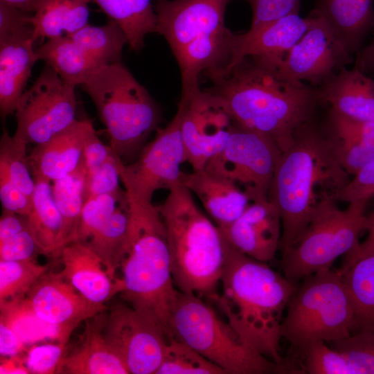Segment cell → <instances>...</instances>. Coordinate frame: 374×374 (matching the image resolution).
I'll use <instances>...</instances> for the list:
<instances>
[{"instance_id":"f1b7e54d","label":"cell","mask_w":374,"mask_h":374,"mask_svg":"<svg viewBox=\"0 0 374 374\" xmlns=\"http://www.w3.org/2000/svg\"><path fill=\"white\" fill-rule=\"evenodd\" d=\"M37 60H43L66 82L83 85L101 66L68 35L48 39L35 50Z\"/></svg>"},{"instance_id":"ac0fdd59","label":"cell","mask_w":374,"mask_h":374,"mask_svg":"<svg viewBox=\"0 0 374 374\" xmlns=\"http://www.w3.org/2000/svg\"><path fill=\"white\" fill-rule=\"evenodd\" d=\"M231 0H153L156 33L162 35L174 55L188 44L221 32L226 8Z\"/></svg>"},{"instance_id":"6da1fadb","label":"cell","mask_w":374,"mask_h":374,"mask_svg":"<svg viewBox=\"0 0 374 374\" xmlns=\"http://www.w3.org/2000/svg\"><path fill=\"white\" fill-rule=\"evenodd\" d=\"M279 62L247 56L204 73L211 82L206 89L225 100L237 123L267 136L283 152L321 103L317 87L285 76Z\"/></svg>"},{"instance_id":"db71d44e","label":"cell","mask_w":374,"mask_h":374,"mask_svg":"<svg viewBox=\"0 0 374 374\" xmlns=\"http://www.w3.org/2000/svg\"><path fill=\"white\" fill-rule=\"evenodd\" d=\"M355 66L365 73H374V38L369 44L357 53Z\"/></svg>"},{"instance_id":"f6af8a7d","label":"cell","mask_w":374,"mask_h":374,"mask_svg":"<svg viewBox=\"0 0 374 374\" xmlns=\"http://www.w3.org/2000/svg\"><path fill=\"white\" fill-rule=\"evenodd\" d=\"M252 10L250 28H255L291 13L299 12L302 0H247Z\"/></svg>"},{"instance_id":"bcb514c9","label":"cell","mask_w":374,"mask_h":374,"mask_svg":"<svg viewBox=\"0 0 374 374\" xmlns=\"http://www.w3.org/2000/svg\"><path fill=\"white\" fill-rule=\"evenodd\" d=\"M37 253H40L39 250L30 229L0 243V260H34Z\"/></svg>"},{"instance_id":"f35d334b","label":"cell","mask_w":374,"mask_h":374,"mask_svg":"<svg viewBox=\"0 0 374 374\" xmlns=\"http://www.w3.org/2000/svg\"><path fill=\"white\" fill-rule=\"evenodd\" d=\"M327 344L345 357L353 374H374V333L358 331Z\"/></svg>"},{"instance_id":"7dc6e473","label":"cell","mask_w":374,"mask_h":374,"mask_svg":"<svg viewBox=\"0 0 374 374\" xmlns=\"http://www.w3.org/2000/svg\"><path fill=\"white\" fill-rule=\"evenodd\" d=\"M326 124L374 148V121L353 119L329 109Z\"/></svg>"},{"instance_id":"5b68a950","label":"cell","mask_w":374,"mask_h":374,"mask_svg":"<svg viewBox=\"0 0 374 374\" xmlns=\"http://www.w3.org/2000/svg\"><path fill=\"white\" fill-rule=\"evenodd\" d=\"M169 191L157 208L166 229L175 285L180 292L212 299L224 265L220 229L186 186L177 185Z\"/></svg>"},{"instance_id":"c3c4849f","label":"cell","mask_w":374,"mask_h":374,"mask_svg":"<svg viewBox=\"0 0 374 374\" xmlns=\"http://www.w3.org/2000/svg\"><path fill=\"white\" fill-rule=\"evenodd\" d=\"M0 199L2 208L28 216L33 210V199L24 194L8 176L0 171Z\"/></svg>"},{"instance_id":"d590c367","label":"cell","mask_w":374,"mask_h":374,"mask_svg":"<svg viewBox=\"0 0 374 374\" xmlns=\"http://www.w3.org/2000/svg\"><path fill=\"white\" fill-rule=\"evenodd\" d=\"M48 268L35 260H0V304L25 298Z\"/></svg>"},{"instance_id":"9a60e30c","label":"cell","mask_w":374,"mask_h":374,"mask_svg":"<svg viewBox=\"0 0 374 374\" xmlns=\"http://www.w3.org/2000/svg\"><path fill=\"white\" fill-rule=\"evenodd\" d=\"M308 15L309 28L279 62V68L290 78L320 87L353 59L322 17L312 10Z\"/></svg>"},{"instance_id":"f5cc1de1","label":"cell","mask_w":374,"mask_h":374,"mask_svg":"<svg viewBox=\"0 0 374 374\" xmlns=\"http://www.w3.org/2000/svg\"><path fill=\"white\" fill-rule=\"evenodd\" d=\"M365 231H367L366 239L359 243V247L352 252L345 255L344 263L352 262L357 258L374 255V211L366 215Z\"/></svg>"},{"instance_id":"4fadbf2b","label":"cell","mask_w":374,"mask_h":374,"mask_svg":"<svg viewBox=\"0 0 374 374\" xmlns=\"http://www.w3.org/2000/svg\"><path fill=\"white\" fill-rule=\"evenodd\" d=\"M181 128L186 159L199 170L219 153L238 125L227 103L206 89L181 96Z\"/></svg>"},{"instance_id":"8fae6325","label":"cell","mask_w":374,"mask_h":374,"mask_svg":"<svg viewBox=\"0 0 374 374\" xmlns=\"http://www.w3.org/2000/svg\"><path fill=\"white\" fill-rule=\"evenodd\" d=\"M75 87L46 64L18 100L14 112L17 130L13 138L27 145H37L71 125L77 120Z\"/></svg>"},{"instance_id":"3957f363","label":"cell","mask_w":374,"mask_h":374,"mask_svg":"<svg viewBox=\"0 0 374 374\" xmlns=\"http://www.w3.org/2000/svg\"><path fill=\"white\" fill-rule=\"evenodd\" d=\"M349 175L314 119L296 131L292 145L280 154L267 196L281 220V253L303 233L319 201L340 191Z\"/></svg>"},{"instance_id":"5bb4252c","label":"cell","mask_w":374,"mask_h":374,"mask_svg":"<svg viewBox=\"0 0 374 374\" xmlns=\"http://www.w3.org/2000/svg\"><path fill=\"white\" fill-rule=\"evenodd\" d=\"M33 13L0 3V114H14L37 60Z\"/></svg>"},{"instance_id":"74e56055","label":"cell","mask_w":374,"mask_h":374,"mask_svg":"<svg viewBox=\"0 0 374 374\" xmlns=\"http://www.w3.org/2000/svg\"><path fill=\"white\" fill-rule=\"evenodd\" d=\"M322 128L337 160L349 175L374 158V148L326 124Z\"/></svg>"},{"instance_id":"f907efd6","label":"cell","mask_w":374,"mask_h":374,"mask_svg":"<svg viewBox=\"0 0 374 374\" xmlns=\"http://www.w3.org/2000/svg\"><path fill=\"white\" fill-rule=\"evenodd\" d=\"M26 229H29L28 216L2 210L0 218V243Z\"/></svg>"},{"instance_id":"d6a6232c","label":"cell","mask_w":374,"mask_h":374,"mask_svg":"<svg viewBox=\"0 0 374 374\" xmlns=\"http://www.w3.org/2000/svg\"><path fill=\"white\" fill-rule=\"evenodd\" d=\"M85 178L86 170L82 160L73 172L53 182V199L62 220L63 248L76 240L84 204Z\"/></svg>"},{"instance_id":"8992f818","label":"cell","mask_w":374,"mask_h":374,"mask_svg":"<svg viewBox=\"0 0 374 374\" xmlns=\"http://www.w3.org/2000/svg\"><path fill=\"white\" fill-rule=\"evenodd\" d=\"M82 86L114 152L125 164L135 160L161 121L157 103L121 62L101 66Z\"/></svg>"},{"instance_id":"9c48e42d","label":"cell","mask_w":374,"mask_h":374,"mask_svg":"<svg viewBox=\"0 0 374 374\" xmlns=\"http://www.w3.org/2000/svg\"><path fill=\"white\" fill-rule=\"evenodd\" d=\"M332 195H325L299 238L282 252V274L296 283L323 269H331L336 259L355 250L365 231L368 202L348 203L339 208Z\"/></svg>"},{"instance_id":"4316f807","label":"cell","mask_w":374,"mask_h":374,"mask_svg":"<svg viewBox=\"0 0 374 374\" xmlns=\"http://www.w3.org/2000/svg\"><path fill=\"white\" fill-rule=\"evenodd\" d=\"M35 190L33 210L28 215L29 229L39 253L60 256L62 247V220L53 196L51 181L33 176Z\"/></svg>"},{"instance_id":"8d00e7d4","label":"cell","mask_w":374,"mask_h":374,"mask_svg":"<svg viewBox=\"0 0 374 374\" xmlns=\"http://www.w3.org/2000/svg\"><path fill=\"white\" fill-rule=\"evenodd\" d=\"M27 145L17 141L4 129L0 140V171L24 194L33 199L35 181L27 161Z\"/></svg>"},{"instance_id":"ba28073f","label":"cell","mask_w":374,"mask_h":374,"mask_svg":"<svg viewBox=\"0 0 374 374\" xmlns=\"http://www.w3.org/2000/svg\"><path fill=\"white\" fill-rule=\"evenodd\" d=\"M353 310L337 270L323 269L303 279L290 299L281 337L301 352L317 342L329 343L352 332Z\"/></svg>"},{"instance_id":"d6986e66","label":"cell","mask_w":374,"mask_h":374,"mask_svg":"<svg viewBox=\"0 0 374 374\" xmlns=\"http://www.w3.org/2000/svg\"><path fill=\"white\" fill-rule=\"evenodd\" d=\"M219 229L234 248L260 262L274 260L280 249L281 220L268 199L251 202L238 218Z\"/></svg>"},{"instance_id":"4dcf8cb0","label":"cell","mask_w":374,"mask_h":374,"mask_svg":"<svg viewBox=\"0 0 374 374\" xmlns=\"http://www.w3.org/2000/svg\"><path fill=\"white\" fill-rule=\"evenodd\" d=\"M153 0H91L122 29L132 50L139 52L145 36L156 33Z\"/></svg>"},{"instance_id":"e575fe53","label":"cell","mask_w":374,"mask_h":374,"mask_svg":"<svg viewBox=\"0 0 374 374\" xmlns=\"http://www.w3.org/2000/svg\"><path fill=\"white\" fill-rule=\"evenodd\" d=\"M224 371L176 337L166 346L155 374H224Z\"/></svg>"},{"instance_id":"9f6ffc18","label":"cell","mask_w":374,"mask_h":374,"mask_svg":"<svg viewBox=\"0 0 374 374\" xmlns=\"http://www.w3.org/2000/svg\"><path fill=\"white\" fill-rule=\"evenodd\" d=\"M42 0H0V3L33 13Z\"/></svg>"},{"instance_id":"277c9868","label":"cell","mask_w":374,"mask_h":374,"mask_svg":"<svg viewBox=\"0 0 374 374\" xmlns=\"http://www.w3.org/2000/svg\"><path fill=\"white\" fill-rule=\"evenodd\" d=\"M130 211L129 238L119 267L121 277L116 280L118 291L170 339V314L179 291L172 278L165 226L154 206L130 208Z\"/></svg>"},{"instance_id":"2e32d148","label":"cell","mask_w":374,"mask_h":374,"mask_svg":"<svg viewBox=\"0 0 374 374\" xmlns=\"http://www.w3.org/2000/svg\"><path fill=\"white\" fill-rule=\"evenodd\" d=\"M104 334L132 374H155L169 340L150 318L121 303L109 309Z\"/></svg>"},{"instance_id":"cb8c5ba5","label":"cell","mask_w":374,"mask_h":374,"mask_svg":"<svg viewBox=\"0 0 374 374\" xmlns=\"http://www.w3.org/2000/svg\"><path fill=\"white\" fill-rule=\"evenodd\" d=\"M59 257L63 264L62 276L88 300L104 303L118 294L116 282L86 243H69L62 249Z\"/></svg>"},{"instance_id":"d4e9b609","label":"cell","mask_w":374,"mask_h":374,"mask_svg":"<svg viewBox=\"0 0 374 374\" xmlns=\"http://www.w3.org/2000/svg\"><path fill=\"white\" fill-rule=\"evenodd\" d=\"M317 88L321 103L329 109L353 119L374 121V79L359 69L345 67Z\"/></svg>"},{"instance_id":"44dd1931","label":"cell","mask_w":374,"mask_h":374,"mask_svg":"<svg viewBox=\"0 0 374 374\" xmlns=\"http://www.w3.org/2000/svg\"><path fill=\"white\" fill-rule=\"evenodd\" d=\"M94 131L90 121L77 119L46 142L35 145L27 156L33 176L53 182L73 172L82 162L85 143Z\"/></svg>"},{"instance_id":"60d3db41","label":"cell","mask_w":374,"mask_h":374,"mask_svg":"<svg viewBox=\"0 0 374 374\" xmlns=\"http://www.w3.org/2000/svg\"><path fill=\"white\" fill-rule=\"evenodd\" d=\"M301 353L303 371L310 374H353L345 357L324 341L313 343Z\"/></svg>"},{"instance_id":"ab89813d","label":"cell","mask_w":374,"mask_h":374,"mask_svg":"<svg viewBox=\"0 0 374 374\" xmlns=\"http://www.w3.org/2000/svg\"><path fill=\"white\" fill-rule=\"evenodd\" d=\"M126 199L125 192L123 190L87 199L82 208L75 241L86 242Z\"/></svg>"},{"instance_id":"83f0119b","label":"cell","mask_w":374,"mask_h":374,"mask_svg":"<svg viewBox=\"0 0 374 374\" xmlns=\"http://www.w3.org/2000/svg\"><path fill=\"white\" fill-rule=\"evenodd\" d=\"M353 310L352 332L374 333V255L343 263L339 269Z\"/></svg>"},{"instance_id":"603a6c76","label":"cell","mask_w":374,"mask_h":374,"mask_svg":"<svg viewBox=\"0 0 374 374\" xmlns=\"http://www.w3.org/2000/svg\"><path fill=\"white\" fill-rule=\"evenodd\" d=\"M181 185L199 198L218 228L235 221L251 202L233 182L204 168L184 172Z\"/></svg>"},{"instance_id":"e0dca14e","label":"cell","mask_w":374,"mask_h":374,"mask_svg":"<svg viewBox=\"0 0 374 374\" xmlns=\"http://www.w3.org/2000/svg\"><path fill=\"white\" fill-rule=\"evenodd\" d=\"M26 301L33 313L55 327L60 342L67 344L73 330L82 321L109 309L80 294L60 273L46 272L30 288Z\"/></svg>"},{"instance_id":"681fc988","label":"cell","mask_w":374,"mask_h":374,"mask_svg":"<svg viewBox=\"0 0 374 374\" xmlns=\"http://www.w3.org/2000/svg\"><path fill=\"white\" fill-rule=\"evenodd\" d=\"M113 154L111 147L105 145L94 131L87 140L83 150L82 162L86 173L98 168Z\"/></svg>"},{"instance_id":"f546056e","label":"cell","mask_w":374,"mask_h":374,"mask_svg":"<svg viewBox=\"0 0 374 374\" xmlns=\"http://www.w3.org/2000/svg\"><path fill=\"white\" fill-rule=\"evenodd\" d=\"M91 0H42L33 13L35 42L71 35L88 25Z\"/></svg>"},{"instance_id":"b9f144b4","label":"cell","mask_w":374,"mask_h":374,"mask_svg":"<svg viewBox=\"0 0 374 374\" xmlns=\"http://www.w3.org/2000/svg\"><path fill=\"white\" fill-rule=\"evenodd\" d=\"M118 159L119 157L114 152L101 166L86 173L84 202L99 195L123 191L119 186Z\"/></svg>"},{"instance_id":"7a4b0ae2","label":"cell","mask_w":374,"mask_h":374,"mask_svg":"<svg viewBox=\"0 0 374 374\" xmlns=\"http://www.w3.org/2000/svg\"><path fill=\"white\" fill-rule=\"evenodd\" d=\"M222 240V290L211 299L246 345L286 371L280 353V326L287 303L299 286L267 263L244 255Z\"/></svg>"},{"instance_id":"30bf717a","label":"cell","mask_w":374,"mask_h":374,"mask_svg":"<svg viewBox=\"0 0 374 374\" xmlns=\"http://www.w3.org/2000/svg\"><path fill=\"white\" fill-rule=\"evenodd\" d=\"M181 123V114L177 109L171 121L157 130L154 139L145 145L135 160L125 164L119 158L121 181L130 208H150L157 190L181 185L184 172L180 167L186 159Z\"/></svg>"},{"instance_id":"836d02e7","label":"cell","mask_w":374,"mask_h":374,"mask_svg":"<svg viewBox=\"0 0 374 374\" xmlns=\"http://www.w3.org/2000/svg\"><path fill=\"white\" fill-rule=\"evenodd\" d=\"M68 36L101 66L121 62L123 47L128 44L122 29L111 19L100 26L88 24Z\"/></svg>"},{"instance_id":"484cf974","label":"cell","mask_w":374,"mask_h":374,"mask_svg":"<svg viewBox=\"0 0 374 374\" xmlns=\"http://www.w3.org/2000/svg\"><path fill=\"white\" fill-rule=\"evenodd\" d=\"M312 11L327 21L353 55L374 28V0H318Z\"/></svg>"},{"instance_id":"7c38bea8","label":"cell","mask_w":374,"mask_h":374,"mask_svg":"<svg viewBox=\"0 0 374 374\" xmlns=\"http://www.w3.org/2000/svg\"><path fill=\"white\" fill-rule=\"evenodd\" d=\"M282 152L267 136L239 124L224 148L204 166L244 192L251 202L266 200Z\"/></svg>"},{"instance_id":"ee69618b","label":"cell","mask_w":374,"mask_h":374,"mask_svg":"<svg viewBox=\"0 0 374 374\" xmlns=\"http://www.w3.org/2000/svg\"><path fill=\"white\" fill-rule=\"evenodd\" d=\"M66 344H46L34 346L29 349L24 364L30 373L51 374L57 373L64 355Z\"/></svg>"},{"instance_id":"7bdbcfd3","label":"cell","mask_w":374,"mask_h":374,"mask_svg":"<svg viewBox=\"0 0 374 374\" xmlns=\"http://www.w3.org/2000/svg\"><path fill=\"white\" fill-rule=\"evenodd\" d=\"M333 198L337 202H368L374 197V158L362 166Z\"/></svg>"},{"instance_id":"ffe728a7","label":"cell","mask_w":374,"mask_h":374,"mask_svg":"<svg viewBox=\"0 0 374 374\" xmlns=\"http://www.w3.org/2000/svg\"><path fill=\"white\" fill-rule=\"evenodd\" d=\"M311 17L291 13L244 33L230 32L229 54L218 67L229 66L247 56H260L281 61L306 33ZM217 68V67H215Z\"/></svg>"},{"instance_id":"816d5d0a","label":"cell","mask_w":374,"mask_h":374,"mask_svg":"<svg viewBox=\"0 0 374 374\" xmlns=\"http://www.w3.org/2000/svg\"><path fill=\"white\" fill-rule=\"evenodd\" d=\"M25 343L15 331L3 319H0V354L13 357L24 350Z\"/></svg>"},{"instance_id":"11a10c76","label":"cell","mask_w":374,"mask_h":374,"mask_svg":"<svg viewBox=\"0 0 374 374\" xmlns=\"http://www.w3.org/2000/svg\"><path fill=\"white\" fill-rule=\"evenodd\" d=\"M10 359L1 360L0 365L1 374H28L30 373L26 368L24 361L13 356Z\"/></svg>"},{"instance_id":"7402d4cb","label":"cell","mask_w":374,"mask_h":374,"mask_svg":"<svg viewBox=\"0 0 374 374\" xmlns=\"http://www.w3.org/2000/svg\"><path fill=\"white\" fill-rule=\"evenodd\" d=\"M105 312L85 321L78 346L62 358L57 373L69 374H127L125 364L104 334Z\"/></svg>"},{"instance_id":"52a82bcc","label":"cell","mask_w":374,"mask_h":374,"mask_svg":"<svg viewBox=\"0 0 374 374\" xmlns=\"http://www.w3.org/2000/svg\"><path fill=\"white\" fill-rule=\"evenodd\" d=\"M170 327L173 337L188 344L226 373L284 371L281 366L246 345L227 321L193 293L179 291L171 312Z\"/></svg>"},{"instance_id":"1f68e13d","label":"cell","mask_w":374,"mask_h":374,"mask_svg":"<svg viewBox=\"0 0 374 374\" xmlns=\"http://www.w3.org/2000/svg\"><path fill=\"white\" fill-rule=\"evenodd\" d=\"M130 225V211L126 199L84 242L100 258L114 281L118 278L116 274L127 247Z\"/></svg>"}]
</instances>
